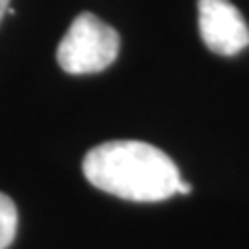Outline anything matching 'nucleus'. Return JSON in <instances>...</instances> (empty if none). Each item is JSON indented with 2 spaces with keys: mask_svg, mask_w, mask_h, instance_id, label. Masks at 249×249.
I'll use <instances>...</instances> for the list:
<instances>
[{
  "mask_svg": "<svg viewBox=\"0 0 249 249\" xmlns=\"http://www.w3.org/2000/svg\"><path fill=\"white\" fill-rule=\"evenodd\" d=\"M83 175L96 189L129 201H162L177 196L178 168L156 145L119 139L85 154Z\"/></svg>",
  "mask_w": 249,
  "mask_h": 249,
  "instance_id": "1",
  "label": "nucleus"
},
{
  "mask_svg": "<svg viewBox=\"0 0 249 249\" xmlns=\"http://www.w3.org/2000/svg\"><path fill=\"white\" fill-rule=\"evenodd\" d=\"M119 50V31L93 13H81L60 40L56 60L69 75H91L110 67Z\"/></svg>",
  "mask_w": 249,
  "mask_h": 249,
  "instance_id": "2",
  "label": "nucleus"
},
{
  "mask_svg": "<svg viewBox=\"0 0 249 249\" xmlns=\"http://www.w3.org/2000/svg\"><path fill=\"white\" fill-rule=\"evenodd\" d=\"M199 36L212 52L235 56L249 46V27L229 0H197Z\"/></svg>",
  "mask_w": 249,
  "mask_h": 249,
  "instance_id": "3",
  "label": "nucleus"
},
{
  "mask_svg": "<svg viewBox=\"0 0 249 249\" xmlns=\"http://www.w3.org/2000/svg\"><path fill=\"white\" fill-rule=\"evenodd\" d=\"M19 227V216H17V206L13 199L4 193H0V249H9L15 241Z\"/></svg>",
  "mask_w": 249,
  "mask_h": 249,
  "instance_id": "4",
  "label": "nucleus"
},
{
  "mask_svg": "<svg viewBox=\"0 0 249 249\" xmlns=\"http://www.w3.org/2000/svg\"><path fill=\"white\" fill-rule=\"evenodd\" d=\"M177 193H191V185H187L185 181H178V185H177Z\"/></svg>",
  "mask_w": 249,
  "mask_h": 249,
  "instance_id": "5",
  "label": "nucleus"
},
{
  "mask_svg": "<svg viewBox=\"0 0 249 249\" xmlns=\"http://www.w3.org/2000/svg\"><path fill=\"white\" fill-rule=\"evenodd\" d=\"M6 9H9V0H0V19L4 17V13Z\"/></svg>",
  "mask_w": 249,
  "mask_h": 249,
  "instance_id": "6",
  "label": "nucleus"
}]
</instances>
